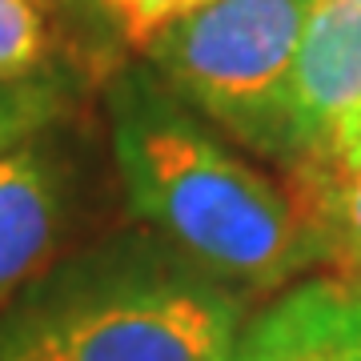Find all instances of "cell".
<instances>
[{"label": "cell", "mask_w": 361, "mask_h": 361, "mask_svg": "<svg viewBox=\"0 0 361 361\" xmlns=\"http://www.w3.org/2000/svg\"><path fill=\"white\" fill-rule=\"evenodd\" d=\"M113 157L133 217L241 293H273L322 265L281 180L237 153L153 73L109 92Z\"/></svg>", "instance_id": "obj_1"}, {"label": "cell", "mask_w": 361, "mask_h": 361, "mask_svg": "<svg viewBox=\"0 0 361 361\" xmlns=\"http://www.w3.org/2000/svg\"><path fill=\"white\" fill-rule=\"evenodd\" d=\"M245 305L153 229L113 233L0 310V361H225Z\"/></svg>", "instance_id": "obj_2"}, {"label": "cell", "mask_w": 361, "mask_h": 361, "mask_svg": "<svg viewBox=\"0 0 361 361\" xmlns=\"http://www.w3.org/2000/svg\"><path fill=\"white\" fill-rule=\"evenodd\" d=\"M313 0H209L145 44L149 73L249 153L289 165V80Z\"/></svg>", "instance_id": "obj_3"}, {"label": "cell", "mask_w": 361, "mask_h": 361, "mask_svg": "<svg viewBox=\"0 0 361 361\" xmlns=\"http://www.w3.org/2000/svg\"><path fill=\"white\" fill-rule=\"evenodd\" d=\"M361 161V4L313 0L289 80V165L341 169Z\"/></svg>", "instance_id": "obj_4"}, {"label": "cell", "mask_w": 361, "mask_h": 361, "mask_svg": "<svg viewBox=\"0 0 361 361\" xmlns=\"http://www.w3.org/2000/svg\"><path fill=\"white\" fill-rule=\"evenodd\" d=\"M68 221V169L44 133L0 157V310L52 265Z\"/></svg>", "instance_id": "obj_5"}, {"label": "cell", "mask_w": 361, "mask_h": 361, "mask_svg": "<svg viewBox=\"0 0 361 361\" xmlns=\"http://www.w3.org/2000/svg\"><path fill=\"white\" fill-rule=\"evenodd\" d=\"M225 361H361V289L310 277L241 325Z\"/></svg>", "instance_id": "obj_6"}, {"label": "cell", "mask_w": 361, "mask_h": 361, "mask_svg": "<svg viewBox=\"0 0 361 361\" xmlns=\"http://www.w3.org/2000/svg\"><path fill=\"white\" fill-rule=\"evenodd\" d=\"M281 185L310 225L322 265L361 253V161L341 169H297L285 173Z\"/></svg>", "instance_id": "obj_7"}, {"label": "cell", "mask_w": 361, "mask_h": 361, "mask_svg": "<svg viewBox=\"0 0 361 361\" xmlns=\"http://www.w3.org/2000/svg\"><path fill=\"white\" fill-rule=\"evenodd\" d=\"M65 85L56 77H16V80H0V157L16 149L20 141L44 133L65 113Z\"/></svg>", "instance_id": "obj_8"}, {"label": "cell", "mask_w": 361, "mask_h": 361, "mask_svg": "<svg viewBox=\"0 0 361 361\" xmlns=\"http://www.w3.org/2000/svg\"><path fill=\"white\" fill-rule=\"evenodd\" d=\"M49 56V13L40 0H0V80L32 77Z\"/></svg>", "instance_id": "obj_9"}, {"label": "cell", "mask_w": 361, "mask_h": 361, "mask_svg": "<svg viewBox=\"0 0 361 361\" xmlns=\"http://www.w3.org/2000/svg\"><path fill=\"white\" fill-rule=\"evenodd\" d=\"M97 4L121 28V37L145 52L153 37H161L169 25H177L185 16H193L197 8H205L209 0H97Z\"/></svg>", "instance_id": "obj_10"}, {"label": "cell", "mask_w": 361, "mask_h": 361, "mask_svg": "<svg viewBox=\"0 0 361 361\" xmlns=\"http://www.w3.org/2000/svg\"><path fill=\"white\" fill-rule=\"evenodd\" d=\"M325 269H329V277H337V281L361 289V253H349V257L334 261V265H325Z\"/></svg>", "instance_id": "obj_11"}, {"label": "cell", "mask_w": 361, "mask_h": 361, "mask_svg": "<svg viewBox=\"0 0 361 361\" xmlns=\"http://www.w3.org/2000/svg\"><path fill=\"white\" fill-rule=\"evenodd\" d=\"M349 4H361V0H349Z\"/></svg>", "instance_id": "obj_12"}]
</instances>
